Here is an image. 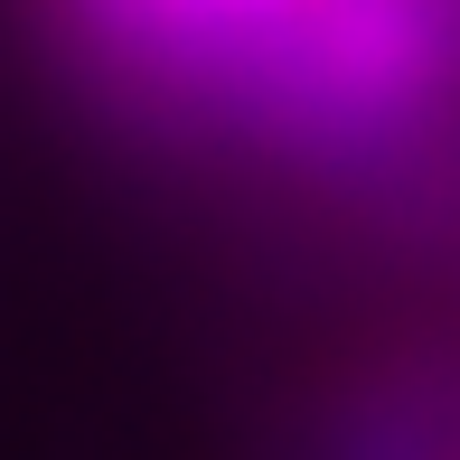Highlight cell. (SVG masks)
<instances>
[{
	"instance_id": "7a4b0ae2",
	"label": "cell",
	"mask_w": 460,
	"mask_h": 460,
	"mask_svg": "<svg viewBox=\"0 0 460 460\" xmlns=\"http://www.w3.org/2000/svg\"><path fill=\"white\" fill-rule=\"evenodd\" d=\"M57 10H66V29L85 38L113 75L198 103L273 19L301 10V0H57Z\"/></svg>"
},
{
	"instance_id": "6da1fadb",
	"label": "cell",
	"mask_w": 460,
	"mask_h": 460,
	"mask_svg": "<svg viewBox=\"0 0 460 460\" xmlns=\"http://www.w3.org/2000/svg\"><path fill=\"white\" fill-rule=\"evenodd\" d=\"M460 85V0H301L198 103L291 160L404 151Z\"/></svg>"
}]
</instances>
